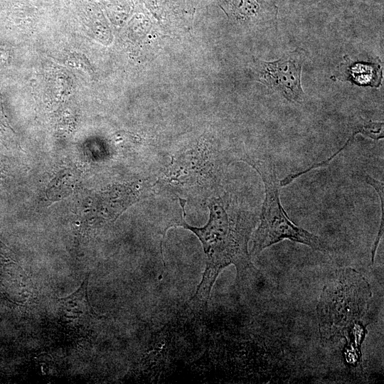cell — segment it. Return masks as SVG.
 <instances>
[{"instance_id": "8992f818", "label": "cell", "mask_w": 384, "mask_h": 384, "mask_svg": "<svg viewBox=\"0 0 384 384\" xmlns=\"http://www.w3.org/2000/svg\"><path fill=\"white\" fill-rule=\"evenodd\" d=\"M220 6L228 17L239 21H247L262 12L258 0H220Z\"/></svg>"}, {"instance_id": "3957f363", "label": "cell", "mask_w": 384, "mask_h": 384, "mask_svg": "<svg viewBox=\"0 0 384 384\" xmlns=\"http://www.w3.org/2000/svg\"><path fill=\"white\" fill-rule=\"evenodd\" d=\"M304 54V50L298 48L275 61H260L257 80L288 100L302 102L305 96L301 84Z\"/></svg>"}, {"instance_id": "6da1fadb", "label": "cell", "mask_w": 384, "mask_h": 384, "mask_svg": "<svg viewBox=\"0 0 384 384\" xmlns=\"http://www.w3.org/2000/svg\"><path fill=\"white\" fill-rule=\"evenodd\" d=\"M183 212L178 224L193 232L202 243L206 256V265L201 281L189 302L207 306L213 284L220 272L230 265L237 270V279L241 280L249 272L257 270L251 261L248 242L257 223L255 214L250 211L225 207L221 201L209 205L208 223L201 228L185 221L186 201L179 198Z\"/></svg>"}, {"instance_id": "7a4b0ae2", "label": "cell", "mask_w": 384, "mask_h": 384, "mask_svg": "<svg viewBox=\"0 0 384 384\" xmlns=\"http://www.w3.org/2000/svg\"><path fill=\"white\" fill-rule=\"evenodd\" d=\"M243 160L258 172L265 188L260 224L253 235L250 256H256L265 248L283 240H289L326 252L328 247L319 237L297 226L289 218L280 202L279 181L271 161L249 156Z\"/></svg>"}, {"instance_id": "277c9868", "label": "cell", "mask_w": 384, "mask_h": 384, "mask_svg": "<svg viewBox=\"0 0 384 384\" xmlns=\"http://www.w3.org/2000/svg\"><path fill=\"white\" fill-rule=\"evenodd\" d=\"M134 186L116 185L104 191L99 200V210L104 218L115 220L137 198Z\"/></svg>"}, {"instance_id": "52a82bcc", "label": "cell", "mask_w": 384, "mask_h": 384, "mask_svg": "<svg viewBox=\"0 0 384 384\" xmlns=\"http://www.w3.org/2000/svg\"><path fill=\"white\" fill-rule=\"evenodd\" d=\"M87 282L88 279L87 277L83 281V283L82 285L79 287V289L73 292L72 294H70L69 297L66 298H61L60 300H64L66 302V303H70L73 301H82L89 307L90 306V302L87 297Z\"/></svg>"}, {"instance_id": "5b68a950", "label": "cell", "mask_w": 384, "mask_h": 384, "mask_svg": "<svg viewBox=\"0 0 384 384\" xmlns=\"http://www.w3.org/2000/svg\"><path fill=\"white\" fill-rule=\"evenodd\" d=\"M348 60L343 63L342 70L348 73L346 76L348 80L363 85L378 87L382 78V71L380 66L374 63H352L347 57Z\"/></svg>"}]
</instances>
